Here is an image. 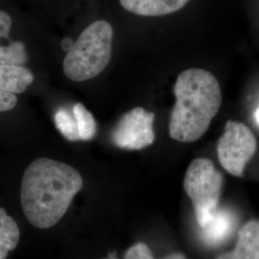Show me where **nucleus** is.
<instances>
[{"label":"nucleus","mask_w":259,"mask_h":259,"mask_svg":"<svg viewBox=\"0 0 259 259\" xmlns=\"http://www.w3.org/2000/svg\"><path fill=\"white\" fill-rule=\"evenodd\" d=\"M83 178L74 167L40 157L26 168L20 188V202L28 221L38 229H49L65 216Z\"/></svg>","instance_id":"1"},{"label":"nucleus","mask_w":259,"mask_h":259,"mask_svg":"<svg viewBox=\"0 0 259 259\" xmlns=\"http://www.w3.org/2000/svg\"><path fill=\"white\" fill-rule=\"evenodd\" d=\"M174 94L169 135L177 141L194 142L204 136L221 108L220 83L205 69L189 68L178 76Z\"/></svg>","instance_id":"2"},{"label":"nucleus","mask_w":259,"mask_h":259,"mask_svg":"<svg viewBox=\"0 0 259 259\" xmlns=\"http://www.w3.org/2000/svg\"><path fill=\"white\" fill-rule=\"evenodd\" d=\"M113 29L106 20H97L85 28L66 53L65 76L74 82L95 78L111 61Z\"/></svg>","instance_id":"3"},{"label":"nucleus","mask_w":259,"mask_h":259,"mask_svg":"<svg viewBox=\"0 0 259 259\" xmlns=\"http://www.w3.org/2000/svg\"><path fill=\"white\" fill-rule=\"evenodd\" d=\"M222 186V174L210 159L199 157L192 160L185 173L184 188L192 202L196 220L201 228L216 212Z\"/></svg>","instance_id":"4"},{"label":"nucleus","mask_w":259,"mask_h":259,"mask_svg":"<svg viewBox=\"0 0 259 259\" xmlns=\"http://www.w3.org/2000/svg\"><path fill=\"white\" fill-rule=\"evenodd\" d=\"M256 147V139L247 125L239 121L229 120L218 141L217 155L219 162L232 176L242 177Z\"/></svg>","instance_id":"5"},{"label":"nucleus","mask_w":259,"mask_h":259,"mask_svg":"<svg viewBox=\"0 0 259 259\" xmlns=\"http://www.w3.org/2000/svg\"><path fill=\"white\" fill-rule=\"evenodd\" d=\"M154 112L135 108L125 113L112 130L113 145L125 150H141L152 145L156 139L153 128Z\"/></svg>","instance_id":"6"},{"label":"nucleus","mask_w":259,"mask_h":259,"mask_svg":"<svg viewBox=\"0 0 259 259\" xmlns=\"http://www.w3.org/2000/svg\"><path fill=\"white\" fill-rule=\"evenodd\" d=\"M215 259H259V222L250 220L238 232L235 248Z\"/></svg>","instance_id":"7"},{"label":"nucleus","mask_w":259,"mask_h":259,"mask_svg":"<svg viewBox=\"0 0 259 259\" xmlns=\"http://www.w3.org/2000/svg\"><path fill=\"white\" fill-rule=\"evenodd\" d=\"M11 27L9 14L0 10V64L21 66L27 61L26 48L23 42L10 38Z\"/></svg>","instance_id":"8"},{"label":"nucleus","mask_w":259,"mask_h":259,"mask_svg":"<svg viewBox=\"0 0 259 259\" xmlns=\"http://www.w3.org/2000/svg\"><path fill=\"white\" fill-rule=\"evenodd\" d=\"M236 225V216L231 209L218 207L211 220L202 228V235L208 246H218L227 240Z\"/></svg>","instance_id":"9"},{"label":"nucleus","mask_w":259,"mask_h":259,"mask_svg":"<svg viewBox=\"0 0 259 259\" xmlns=\"http://www.w3.org/2000/svg\"><path fill=\"white\" fill-rule=\"evenodd\" d=\"M190 0H119L130 13L142 17H160L182 9Z\"/></svg>","instance_id":"10"},{"label":"nucleus","mask_w":259,"mask_h":259,"mask_svg":"<svg viewBox=\"0 0 259 259\" xmlns=\"http://www.w3.org/2000/svg\"><path fill=\"white\" fill-rule=\"evenodd\" d=\"M33 81L34 75L26 67L0 64V91L24 93Z\"/></svg>","instance_id":"11"},{"label":"nucleus","mask_w":259,"mask_h":259,"mask_svg":"<svg viewBox=\"0 0 259 259\" xmlns=\"http://www.w3.org/2000/svg\"><path fill=\"white\" fill-rule=\"evenodd\" d=\"M19 226L4 208L0 207V259H6L19 242Z\"/></svg>","instance_id":"12"},{"label":"nucleus","mask_w":259,"mask_h":259,"mask_svg":"<svg viewBox=\"0 0 259 259\" xmlns=\"http://www.w3.org/2000/svg\"><path fill=\"white\" fill-rule=\"evenodd\" d=\"M77 129L81 140H92L96 136L97 125L91 111L81 103H76L72 108Z\"/></svg>","instance_id":"13"},{"label":"nucleus","mask_w":259,"mask_h":259,"mask_svg":"<svg viewBox=\"0 0 259 259\" xmlns=\"http://www.w3.org/2000/svg\"><path fill=\"white\" fill-rule=\"evenodd\" d=\"M55 124L57 129L60 131L65 139L70 141L81 140L77 129V124L71 111L65 108L59 109L56 111Z\"/></svg>","instance_id":"14"},{"label":"nucleus","mask_w":259,"mask_h":259,"mask_svg":"<svg viewBox=\"0 0 259 259\" xmlns=\"http://www.w3.org/2000/svg\"><path fill=\"white\" fill-rule=\"evenodd\" d=\"M125 259H155L148 245L139 242L132 246L125 254ZM162 259H186L183 253H172Z\"/></svg>","instance_id":"15"},{"label":"nucleus","mask_w":259,"mask_h":259,"mask_svg":"<svg viewBox=\"0 0 259 259\" xmlns=\"http://www.w3.org/2000/svg\"><path fill=\"white\" fill-rule=\"evenodd\" d=\"M18 103L16 94L0 91V112L13 110Z\"/></svg>","instance_id":"16"},{"label":"nucleus","mask_w":259,"mask_h":259,"mask_svg":"<svg viewBox=\"0 0 259 259\" xmlns=\"http://www.w3.org/2000/svg\"><path fill=\"white\" fill-rule=\"evenodd\" d=\"M73 40L70 38V37H65L63 40H62V42H61V47H62V49L64 50V51H66V52H68L69 50H70V48L72 47L73 46Z\"/></svg>","instance_id":"17"},{"label":"nucleus","mask_w":259,"mask_h":259,"mask_svg":"<svg viewBox=\"0 0 259 259\" xmlns=\"http://www.w3.org/2000/svg\"><path fill=\"white\" fill-rule=\"evenodd\" d=\"M254 118H255L256 123L259 125V108L257 109V111H255V113H254Z\"/></svg>","instance_id":"18"},{"label":"nucleus","mask_w":259,"mask_h":259,"mask_svg":"<svg viewBox=\"0 0 259 259\" xmlns=\"http://www.w3.org/2000/svg\"><path fill=\"white\" fill-rule=\"evenodd\" d=\"M103 259H118V258H117V257H116V256H115V254H112V255H111V254H110V255H109V257H107V258H103Z\"/></svg>","instance_id":"19"}]
</instances>
